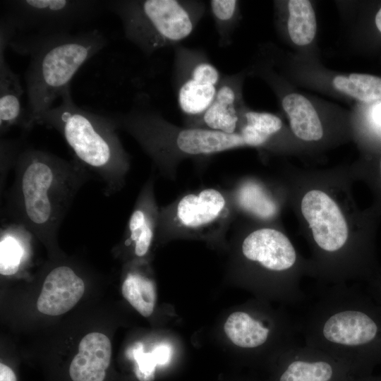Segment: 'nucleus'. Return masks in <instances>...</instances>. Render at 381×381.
<instances>
[{"label": "nucleus", "instance_id": "f257e3e1", "mask_svg": "<svg viewBox=\"0 0 381 381\" xmlns=\"http://www.w3.org/2000/svg\"><path fill=\"white\" fill-rule=\"evenodd\" d=\"M13 167L6 195L10 219L40 238L54 239L77 193L92 176L74 158L33 147L21 148Z\"/></svg>", "mask_w": 381, "mask_h": 381}, {"label": "nucleus", "instance_id": "f03ea898", "mask_svg": "<svg viewBox=\"0 0 381 381\" xmlns=\"http://www.w3.org/2000/svg\"><path fill=\"white\" fill-rule=\"evenodd\" d=\"M297 327L305 344L343 362L353 375L368 373L369 346L378 339L380 325L350 286L337 284L318 291Z\"/></svg>", "mask_w": 381, "mask_h": 381}, {"label": "nucleus", "instance_id": "7ed1b4c3", "mask_svg": "<svg viewBox=\"0 0 381 381\" xmlns=\"http://www.w3.org/2000/svg\"><path fill=\"white\" fill-rule=\"evenodd\" d=\"M107 44V38L97 30L77 34L15 36L9 47L18 54L30 56L25 75L27 131L52 107L80 68Z\"/></svg>", "mask_w": 381, "mask_h": 381}, {"label": "nucleus", "instance_id": "20e7f679", "mask_svg": "<svg viewBox=\"0 0 381 381\" xmlns=\"http://www.w3.org/2000/svg\"><path fill=\"white\" fill-rule=\"evenodd\" d=\"M60 97V104L42 114L36 124L58 131L73 158L102 183L105 195L116 193L124 184L129 159L113 121L76 105L70 85Z\"/></svg>", "mask_w": 381, "mask_h": 381}, {"label": "nucleus", "instance_id": "39448f33", "mask_svg": "<svg viewBox=\"0 0 381 381\" xmlns=\"http://www.w3.org/2000/svg\"><path fill=\"white\" fill-rule=\"evenodd\" d=\"M107 9L121 20L127 39L145 53L186 38L193 18L175 0L106 1Z\"/></svg>", "mask_w": 381, "mask_h": 381}, {"label": "nucleus", "instance_id": "423d86ee", "mask_svg": "<svg viewBox=\"0 0 381 381\" xmlns=\"http://www.w3.org/2000/svg\"><path fill=\"white\" fill-rule=\"evenodd\" d=\"M1 20L16 35L70 33L72 28L97 18L106 7L99 0H11L2 2Z\"/></svg>", "mask_w": 381, "mask_h": 381}, {"label": "nucleus", "instance_id": "0eeeda50", "mask_svg": "<svg viewBox=\"0 0 381 381\" xmlns=\"http://www.w3.org/2000/svg\"><path fill=\"white\" fill-rule=\"evenodd\" d=\"M302 214L312 230V236L320 253L339 255L344 250L349 229L339 206L320 190L307 192L301 201Z\"/></svg>", "mask_w": 381, "mask_h": 381}, {"label": "nucleus", "instance_id": "6e6552de", "mask_svg": "<svg viewBox=\"0 0 381 381\" xmlns=\"http://www.w3.org/2000/svg\"><path fill=\"white\" fill-rule=\"evenodd\" d=\"M243 256L263 269L278 274L294 288L301 290L297 272L298 254L286 235L270 228L249 234L241 246Z\"/></svg>", "mask_w": 381, "mask_h": 381}, {"label": "nucleus", "instance_id": "1a4fd4ad", "mask_svg": "<svg viewBox=\"0 0 381 381\" xmlns=\"http://www.w3.org/2000/svg\"><path fill=\"white\" fill-rule=\"evenodd\" d=\"M351 375L345 363L328 353L296 344L279 356L274 381H346Z\"/></svg>", "mask_w": 381, "mask_h": 381}, {"label": "nucleus", "instance_id": "9d476101", "mask_svg": "<svg viewBox=\"0 0 381 381\" xmlns=\"http://www.w3.org/2000/svg\"><path fill=\"white\" fill-rule=\"evenodd\" d=\"M228 214L225 197L214 188L186 195L175 208V222L186 231L201 232L218 227Z\"/></svg>", "mask_w": 381, "mask_h": 381}, {"label": "nucleus", "instance_id": "9b49d317", "mask_svg": "<svg viewBox=\"0 0 381 381\" xmlns=\"http://www.w3.org/2000/svg\"><path fill=\"white\" fill-rule=\"evenodd\" d=\"M14 37L13 31L0 24V132L4 135L13 126L27 131V111L22 107L24 90L20 76L7 64L6 48Z\"/></svg>", "mask_w": 381, "mask_h": 381}, {"label": "nucleus", "instance_id": "f8f14e48", "mask_svg": "<svg viewBox=\"0 0 381 381\" xmlns=\"http://www.w3.org/2000/svg\"><path fill=\"white\" fill-rule=\"evenodd\" d=\"M85 291L83 280L68 266L52 269L45 277L37 307L48 315H59L71 310Z\"/></svg>", "mask_w": 381, "mask_h": 381}, {"label": "nucleus", "instance_id": "ddd939ff", "mask_svg": "<svg viewBox=\"0 0 381 381\" xmlns=\"http://www.w3.org/2000/svg\"><path fill=\"white\" fill-rule=\"evenodd\" d=\"M111 346L109 338L99 332L85 335L73 358L69 374L73 381H103L110 364Z\"/></svg>", "mask_w": 381, "mask_h": 381}, {"label": "nucleus", "instance_id": "4468645a", "mask_svg": "<svg viewBox=\"0 0 381 381\" xmlns=\"http://www.w3.org/2000/svg\"><path fill=\"white\" fill-rule=\"evenodd\" d=\"M219 77L218 70L211 64H197L179 90L178 102L181 111L187 115H202L216 96Z\"/></svg>", "mask_w": 381, "mask_h": 381}, {"label": "nucleus", "instance_id": "2eb2a0df", "mask_svg": "<svg viewBox=\"0 0 381 381\" xmlns=\"http://www.w3.org/2000/svg\"><path fill=\"white\" fill-rule=\"evenodd\" d=\"M151 182L147 183L128 219L124 245L133 246L134 254L145 256L152 245L157 227V211Z\"/></svg>", "mask_w": 381, "mask_h": 381}, {"label": "nucleus", "instance_id": "dca6fc26", "mask_svg": "<svg viewBox=\"0 0 381 381\" xmlns=\"http://www.w3.org/2000/svg\"><path fill=\"white\" fill-rule=\"evenodd\" d=\"M176 147L189 155H210L248 146L240 133H226L205 128L181 129L175 137Z\"/></svg>", "mask_w": 381, "mask_h": 381}, {"label": "nucleus", "instance_id": "f3484780", "mask_svg": "<svg viewBox=\"0 0 381 381\" xmlns=\"http://www.w3.org/2000/svg\"><path fill=\"white\" fill-rule=\"evenodd\" d=\"M282 107L289 116L294 135L306 141H317L323 136V129L318 114L311 102L297 93L287 95Z\"/></svg>", "mask_w": 381, "mask_h": 381}, {"label": "nucleus", "instance_id": "a211bd4d", "mask_svg": "<svg viewBox=\"0 0 381 381\" xmlns=\"http://www.w3.org/2000/svg\"><path fill=\"white\" fill-rule=\"evenodd\" d=\"M33 234L22 224L11 221L1 229L0 273L15 274L25 260Z\"/></svg>", "mask_w": 381, "mask_h": 381}, {"label": "nucleus", "instance_id": "6ab92c4d", "mask_svg": "<svg viewBox=\"0 0 381 381\" xmlns=\"http://www.w3.org/2000/svg\"><path fill=\"white\" fill-rule=\"evenodd\" d=\"M235 102L236 93L231 85L219 87L213 102L202 114L206 128L226 133H236L238 116Z\"/></svg>", "mask_w": 381, "mask_h": 381}, {"label": "nucleus", "instance_id": "aec40b11", "mask_svg": "<svg viewBox=\"0 0 381 381\" xmlns=\"http://www.w3.org/2000/svg\"><path fill=\"white\" fill-rule=\"evenodd\" d=\"M288 32L291 41L298 46L310 44L316 33V18L311 3L307 0L288 1Z\"/></svg>", "mask_w": 381, "mask_h": 381}, {"label": "nucleus", "instance_id": "412c9836", "mask_svg": "<svg viewBox=\"0 0 381 381\" xmlns=\"http://www.w3.org/2000/svg\"><path fill=\"white\" fill-rule=\"evenodd\" d=\"M123 297L143 316L149 317L156 302L155 283L147 277L137 272H128L123 282Z\"/></svg>", "mask_w": 381, "mask_h": 381}, {"label": "nucleus", "instance_id": "4be33fe9", "mask_svg": "<svg viewBox=\"0 0 381 381\" xmlns=\"http://www.w3.org/2000/svg\"><path fill=\"white\" fill-rule=\"evenodd\" d=\"M339 91L364 102L381 99V78L363 73L337 75L333 80Z\"/></svg>", "mask_w": 381, "mask_h": 381}, {"label": "nucleus", "instance_id": "5701e85b", "mask_svg": "<svg viewBox=\"0 0 381 381\" xmlns=\"http://www.w3.org/2000/svg\"><path fill=\"white\" fill-rule=\"evenodd\" d=\"M245 118L246 123L240 133L248 146L263 145L282 126L281 119L270 113L248 111L245 114Z\"/></svg>", "mask_w": 381, "mask_h": 381}, {"label": "nucleus", "instance_id": "b1692460", "mask_svg": "<svg viewBox=\"0 0 381 381\" xmlns=\"http://www.w3.org/2000/svg\"><path fill=\"white\" fill-rule=\"evenodd\" d=\"M237 200L243 209L261 218H269L276 212L274 202L254 183H246L239 188Z\"/></svg>", "mask_w": 381, "mask_h": 381}, {"label": "nucleus", "instance_id": "393cba45", "mask_svg": "<svg viewBox=\"0 0 381 381\" xmlns=\"http://www.w3.org/2000/svg\"><path fill=\"white\" fill-rule=\"evenodd\" d=\"M127 356L135 362L134 372L140 381H153L157 365L152 353H145L143 345L136 343L127 351Z\"/></svg>", "mask_w": 381, "mask_h": 381}, {"label": "nucleus", "instance_id": "a878e982", "mask_svg": "<svg viewBox=\"0 0 381 381\" xmlns=\"http://www.w3.org/2000/svg\"><path fill=\"white\" fill-rule=\"evenodd\" d=\"M237 6L235 0H212L210 7L213 16L221 22L230 20L234 16Z\"/></svg>", "mask_w": 381, "mask_h": 381}, {"label": "nucleus", "instance_id": "bb28decb", "mask_svg": "<svg viewBox=\"0 0 381 381\" xmlns=\"http://www.w3.org/2000/svg\"><path fill=\"white\" fill-rule=\"evenodd\" d=\"M157 365H165L171 356V347L167 344H162L155 347L151 352Z\"/></svg>", "mask_w": 381, "mask_h": 381}, {"label": "nucleus", "instance_id": "cd10ccee", "mask_svg": "<svg viewBox=\"0 0 381 381\" xmlns=\"http://www.w3.org/2000/svg\"><path fill=\"white\" fill-rule=\"evenodd\" d=\"M0 381H17L12 369L2 363H0Z\"/></svg>", "mask_w": 381, "mask_h": 381}, {"label": "nucleus", "instance_id": "c85d7f7f", "mask_svg": "<svg viewBox=\"0 0 381 381\" xmlns=\"http://www.w3.org/2000/svg\"><path fill=\"white\" fill-rule=\"evenodd\" d=\"M346 381H381V377H368L366 375H351Z\"/></svg>", "mask_w": 381, "mask_h": 381}, {"label": "nucleus", "instance_id": "c756f323", "mask_svg": "<svg viewBox=\"0 0 381 381\" xmlns=\"http://www.w3.org/2000/svg\"><path fill=\"white\" fill-rule=\"evenodd\" d=\"M373 118L375 122L381 126V104L375 108L373 111Z\"/></svg>", "mask_w": 381, "mask_h": 381}, {"label": "nucleus", "instance_id": "7c9ffc66", "mask_svg": "<svg viewBox=\"0 0 381 381\" xmlns=\"http://www.w3.org/2000/svg\"><path fill=\"white\" fill-rule=\"evenodd\" d=\"M375 21L377 28L381 32V8L379 9L375 16Z\"/></svg>", "mask_w": 381, "mask_h": 381}, {"label": "nucleus", "instance_id": "2f4dec72", "mask_svg": "<svg viewBox=\"0 0 381 381\" xmlns=\"http://www.w3.org/2000/svg\"><path fill=\"white\" fill-rule=\"evenodd\" d=\"M380 176H381V159H380Z\"/></svg>", "mask_w": 381, "mask_h": 381}]
</instances>
